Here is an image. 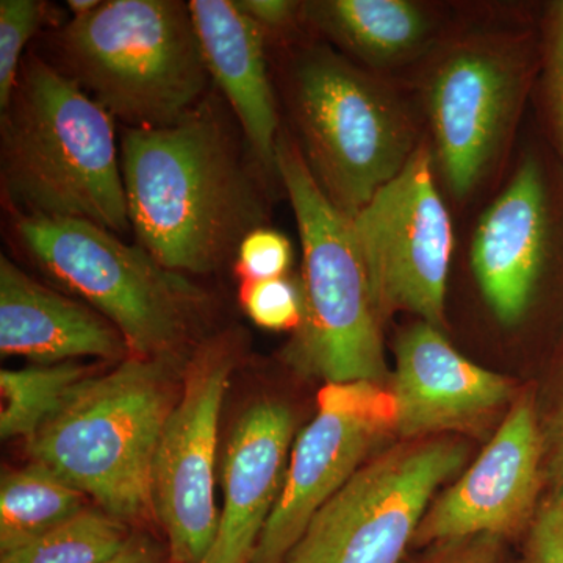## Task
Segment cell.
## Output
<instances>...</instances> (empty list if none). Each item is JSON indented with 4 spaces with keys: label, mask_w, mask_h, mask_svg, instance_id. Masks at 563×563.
Here are the masks:
<instances>
[{
    "label": "cell",
    "mask_w": 563,
    "mask_h": 563,
    "mask_svg": "<svg viewBox=\"0 0 563 563\" xmlns=\"http://www.w3.org/2000/svg\"><path fill=\"white\" fill-rule=\"evenodd\" d=\"M120 150L131 229L166 268L214 272L262 228L257 184L207 99L168 128H125Z\"/></svg>",
    "instance_id": "1"
},
{
    "label": "cell",
    "mask_w": 563,
    "mask_h": 563,
    "mask_svg": "<svg viewBox=\"0 0 563 563\" xmlns=\"http://www.w3.org/2000/svg\"><path fill=\"white\" fill-rule=\"evenodd\" d=\"M0 132L2 191L16 214L131 229L113 117L62 69L24 58Z\"/></svg>",
    "instance_id": "2"
},
{
    "label": "cell",
    "mask_w": 563,
    "mask_h": 563,
    "mask_svg": "<svg viewBox=\"0 0 563 563\" xmlns=\"http://www.w3.org/2000/svg\"><path fill=\"white\" fill-rule=\"evenodd\" d=\"M176 355L132 357L73 388L27 444L47 466L117 520L147 517L152 465L179 401Z\"/></svg>",
    "instance_id": "3"
},
{
    "label": "cell",
    "mask_w": 563,
    "mask_h": 563,
    "mask_svg": "<svg viewBox=\"0 0 563 563\" xmlns=\"http://www.w3.org/2000/svg\"><path fill=\"white\" fill-rule=\"evenodd\" d=\"M63 73L129 129L168 128L210 80L190 5L107 0L57 36Z\"/></svg>",
    "instance_id": "4"
},
{
    "label": "cell",
    "mask_w": 563,
    "mask_h": 563,
    "mask_svg": "<svg viewBox=\"0 0 563 563\" xmlns=\"http://www.w3.org/2000/svg\"><path fill=\"white\" fill-rule=\"evenodd\" d=\"M276 172L290 198L302 246V321L287 361L325 384H383L380 317L350 217L333 206L299 144L279 136Z\"/></svg>",
    "instance_id": "5"
},
{
    "label": "cell",
    "mask_w": 563,
    "mask_h": 563,
    "mask_svg": "<svg viewBox=\"0 0 563 563\" xmlns=\"http://www.w3.org/2000/svg\"><path fill=\"white\" fill-rule=\"evenodd\" d=\"M18 239L43 272L110 321L133 357H166L191 339L206 292L140 244L92 222L16 214Z\"/></svg>",
    "instance_id": "6"
},
{
    "label": "cell",
    "mask_w": 563,
    "mask_h": 563,
    "mask_svg": "<svg viewBox=\"0 0 563 563\" xmlns=\"http://www.w3.org/2000/svg\"><path fill=\"white\" fill-rule=\"evenodd\" d=\"M301 150L314 179L354 218L395 179L413 150L401 107L372 77L329 51L303 55L291 79Z\"/></svg>",
    "instance_id": "7"
},
{
    "label": "cell",
    "mask_w": 563,
    "mask_h": 563,
    "mask_svg": "<svg viewBox=\"0 0 563 563\" xmlns=\"http://www.w3.org/2000/svg\"><path fill=\"white\" fill-rule=\"evenodd\" d=\"M466 457V444L446 435L385 448L314 514L284 563H402L433 495Z\"/></svg>",
    "instance_id": "8"
},
{
    "label": "cell",
    "mask_w": 563,
    "mask_h": 563,
    "mask_svg": "<svg viewBox=\"0 0 563 563\" xmlns=\"http://www.w3.org/2000/svg\"><path fill=\"white\" fill-rule=\"evenodd\" d=\"M351 220L380 320L407 310L442 325L453 228L429 151L417 147L401 173Z\"/></svg>",
    "instance_id": "9"
},
{
    "label": "cell",
    "mask_w": 563,
    "mask_h": 563,
    "mask_svg": "<svg viewBox=\"0 0 563 563\" xmlns=\"http://www.w3.org/2000/svg\"><path fill=\"white\" fill-rule=\"evenodd\" d=\"M395 435V401L383 384H325L250 563H284L314 514Z\"/></svg>",
    "instance_id": "10"
},
{
    "label": "cell",
    "mask_w": 563,
    "mask_h": 563,
    "mask_svg": "<svg viewBox=\"0 0 563 563\" xmlns=\"http://www.w3.org/2000/svg\"><path fill=\"white\" fill-rule=\"evenodd\" d=\"M232 368L228 340L202 346L185 368L179 401L163 428L152 465V506L172 563H202L217 539L214 462Z\"/></svg>",
    "instance_id": "11"
},
{
    "label": "cell",
    "mask_w": 563,
    "mask_h": 563,
    "mask_svg": "<svg viewBox=\"0 0 563 563\" xmlns=\"http://www.w3.org/2000/svg\"><path fill=\"white\" fill-rule=\"evenodd\" d=\"M544 488L540 407L533 388H526L479 457L429 506L412 547L472 537L523 539Z\"/></svg>",
    "instance_id": "12"
},
{
    "label": "cell",
    "mask_w": 563,
    "mask_h": 563,
    "mask_svg": "<svg viewBox=\"0 0 563 563\" xmlns=\"http://www.w3.org/2000/svg\"><path fill=\"white\" fill-rule=\"evenodd\" d=\"M388 390L402 442L474 431L517 398L512 380L463 357L424 321L399 336Z\"/></svg>",
    "instance_id": "13"
},
{
    "label": "cell",
    "mask_w": 563,
    "mask_h": 563,
    "mask_svg": "<svg viewBox=\"0 0 563 563\" xmlns=\"http://www.w3.org/2000/svg\"><path fill=\"white\" fill-rule=\"evenodd\" d=\"M295 418L287 406L261 401L233 429L222 468L224 504L217 539L202 563H250L284 487Z\"/></svg>",
    "instance_id": "14"
},
{
    "label": "cell",
    "mask_w": 563,
    "mask_h": 563,
    "mask_svg": "<svg viewBox=\"0 0 563 563\" xmlns=\"http://www.w3.org/2000/svg\"><path fill=\"white\" fill-rule=\"evenodd\" d=\"M514 98L512 74L484 52L454 55L433 77L429 111L443 174L455 196L468 195L483 176Z\"/></svg>",
    "instance_id": "15"
},
{
    "label": "cell",
    "mask_w": 563,
    "mask_h": 563,
    "mask_svg": "<svg viewBox=\"0 0 563 563\" xmlns=\"http://www.w3.org/2000/svg\"><path fill=\"white\" fill-rule=\"evenodd\" d=\"M547 244V192L539 166L529 161L485 211L473 239L474 277L503 324H517L531 307Z\"/></svg>",
    "instance_id": "16"
},
{
    "label": "cell",
    "mask_w": 563,
    "mask_h": 563,
    "mask_svg": "<svg viewBox=\"0 0 563 563\" xmlns=\"http://www.w3.org/2000/svg\"><path fill=\"white\" fill-rule=\"evenodd\" d=\"M0 351L41 365L131 354L101 313L32 279L5 255L0 258Z\"/></svg>",
    "instance_id": "17"
},
{
    "label": "cell",
    "mask_w": 563,
    "mask_h": 563,
    "mask_svg": "<svg viewBox=\"0 0 563 563\" xmlns=\"http://www.w3.org/2000/svg\"><path fill=\"white\" fill-rule=\"evenodd\" d=\"M188 5L210 79L232 107L254 157L265 172H274L279 118L262 29L229 0H191Z\"/></svg>",
    "instance_id": "18"
},
{
    "label": "cell",
    "mask_w": 563,
    "mask_h": 563,
    "mask_svg": "<svg viewBox=\"0 0 563 563\" xmlns=\"http://www.w3.org/2000/svg\"><path fill=\"white\" fill-rule=\"evenodd\" d=\"M314 21L366 60L407 54L426 33L421 11L404 0H331L313 3Z\"/></svg>",
    "instance_id": "19"
},
{
    "label": "cell",
    "mask_w": 563,
    "mask_h": 563,
    "mask_svg": "<svg viewBox=\"0 0 563 563\" xmlns=\"http://www.w3.org/2000/svg\"><path fill=\"white\" fill-rule=\"evenodd\" d=\"M84 509V493L41 463L5 473L0 483V551L24 547Z\"/></svg>",
    "instance_id": "20"
},
{
    "label": "cell",
    "mask_w": 563,
    "mask_h": 563,
    "mask_svg": "<svg viewBox=\"0 0 563 563\" xmlns=\"http://www.w3.org/2000/svg\"><path fill=\"white\" fill-rule=\"evenodd\" d=\"M92 376L91 366L76 362L0 372V437L32 439L60 409L73 388Z\"/></svg>",
    "instance_id": "21"
},
{
    "label": "cell",
    "mask_w": 563,
    "mask_h": 563,
    "mask_svg": "<svg viewBox=\"0 0 563 563\" xmlns=\"http://www.w3.org/2000/svg\"><path fill=\"white\" fill-rule=\"evenodd\" d=\"M131 539L125 523L87 507L33 542L3 553L0 563H107Z\"/></svg>",
    "instance_id": "22"
},
{
    "label": "cell",
    "mask_w": 563,
    "mask_h": 563,
    "mask_svg": "<svg viewBox=\"0 0 563 563\" xmlns=\"http://www.w3.org/2000/svg\"><path fill=\"white\" fill-rule=\"evenodd\" d=\"M38 0L0 2V111L9 109L22 65V52L44 21Z\"/></svg>",
    "instance_id": "23"
},
{
    "label": "cell",
    "mask_w": 563,
    "mask_h": 563,
    "mask_svg": "<svg viewBox=\"0 0 563 563\" xmlns=\"http://www.w3.org/2000/svg\"><path fill=\"white\" fill-rule=\"evenodd\" d=\"M244 312L255 324L268 331H292L302 321L301 287L287 277L243 282L240 288Z\"/></svg>",
    "instance_id": "24"
},
{
    "label": "cell",
    "mask_w": 563,
    "mask_h": 563,
    "mask_svg": "<svg viewBox=\"0 0 563 563\" xmlns=\"http://www.w3.org/2000/svg\"><path fill=\"white\" fill-rule=\"evenodd\" d=\"M235 257L236 274L242 284L279 279L290 268L291 243L284 233L258 228L244 236Z\"/></svg>",
    "instance_id": "25"
},
{
    "label": "cell",
    "mask_w": 563,
    "mask_h": 563,
    "mask_svg": "<svg viewBox=\"0 0 563 563\" xmlns=\"http://www.w3.org/2000/svg\"><path fill=\"white\" fill-rule=\"evenodd\" d=\"M525 563H563V493L544 495L523 537Z\"/></svg>",
    "instance_id": "26"
},
{
    "label": "cell",
    "mask_w": 563,
    "mask_h": 563,
    "mask_svg": "<svg viewBox=\"0 0 563 563\" xmlns=\"http://www.w3.org/2000/svg\"><path fill=\"white\" fill-rule=\"evenodd\" d=\"M540 428L548 492L563 493V368L555 380L547 412H540Z\"/></svg>",
    "instance_id": "27"
},
{
    "label": "cell",
    "mask_w": 563,
    "mask_h": 563,
    "mask_svg": "<svg viewBox=\"0 0 563 563\" xmlns=\"http://www.w3.org/2000/svg\"><path fill=\"white\" fill-rule=\"evenodd\" d=\"M409 563H525L515 561L504 548V540L493 537H472L433 544L424 548L421 555Z\"/></svg>",
    "instance_id": "28"
},
{
    "label": "cell",
    "mask_w": 563,
    "mask_h": 563,
    "mask_svg": "<svg viewBox=\"0 0 563 563\" xmlns=\"http://www.w3.org/2000/svg\"><path fill=\"white\" fill-rule=\"evenodd\" d=\"M548 92L553 111L555 132L563 151V2L555 10L550 65H548Z\"/></svg>",
    "instance_id": "29"
},
{
    "label": "cell",
    "mask_w": 563,
    "mask_h": 563,
    "mask_svg": "<svg viewBox=\"0 0 563 563\" xmlns=\"http://www.w3.org/2000/svg\"><path fill=\"white\" fill-rule=\"evenodd\" d=\"M235 3L263 32L284 27L298 9V3L288 0H236Z\"/></svg>",
    "instance_id": "30"
},
{
    "label": "cell",
    "mask_w": 563,
    "mask_h": 563,
    "mask_svg": "<svg viewBox=\"0 0 563 563\" xmlns=\"http://www.w3.org/2000/svg\"><path fill=\"white\" fill-rule=\"evenodd\" d=\"M107 563H163V554L147 537L132 536L124 550Z\"/></svg>",
    "instance_id": "31"
},
{
    "label": "cell",
    "mask_w": 563,
    "mask_h": 563,
    "mask_svg": "<svg viewBox=\"0 0 563 563\" xmlns=\"http://www.w3.org/2000/svg\"><path fill=\"white\" fill-rule=\"evenodd\" d=\"M101 3L99 0H69L68 9L73 11L74 20H77L91 14Z\"/></svg>",
    "instance_id": "32"
}]
</instances>
